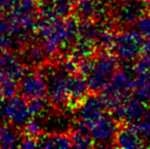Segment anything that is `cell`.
<instances>
[{
  "mask_svg": "<svg viewBox=\"0 0 150 149\" xmlns=\"http://www.w3.org/2000/svg\"><path fill=\"white\" fill-rule=\"evenodd\" d=\"M119 58L108 50H104L96 57L79 61V72L87 80L91 92H101L119 70Z\"/></svg>",
  "mask_w": 150,
  "mask_h": 149,
  "instance_id": "6da1fadb",
  "label": "cell"
},
{
  "mask_svg": "<svg viewBox=\"0 0 150 149\" xmlns=\"http://www.w3.org/2000/svg\"><path fill=\"white\" fill-rule=\"evenodd\" d=\"M136 76L134 68L125 66L117 71L106 87L101 91V96L108 109L113 112L122 102L133 96Z\"/></svg>",
  "mask_w": 150,
  "mask_h": 149,
  "instance_id": "7a4b0ae2",
  "label": "cell"
},
{
  "mask_svg": "<svg viewBox=\"0 0 150 149\" xmlns=\"http://www.w3.org/2000/svg\"><path fill=\"white\" fill-rule=\"evenodd\" d=\"M144 38L137 30L122 31L115 35L113 52L120 60L131 62L137 60L143 54Z\"/></svg>",
  "mask_w": 150,
  "mask_h": 149,
  "instance_id": "3957f363",
  "label": "cell"
},
{
  "mask_svg": "<svg viewBox=\"0 0 150 149\" xmlns=\"http://www.w3.org/2000/svg\"><path fill=\"white\" fill-rule=\"evenodd\" d=\"M44 75L47 84V96L49 101L59 108L71 105L69 93V79L71 75L61 68L51 70Z\"/></svg>",
  "mask_w": 150,
  "mask_h": 149,
  "instance_id": "277c9868",
  "label": "cell"
},
{
  "mask_svg": "<svg viewBox=\"0 0 150 149\" xmlns=\"http://www.w3.org/2000/svg\"><path fill=\"white\" fill-rule=\"evenodd\" d=\"M29 104L23 96H12L7 100L0 99V119H7L14 127H24L30 119Z\"/></svg>",
  "mask_w": 150,
  "mask_h": 149,
  "instance_id": "5b68a950",
  "label": "cell"
},
{
  "mask_svg": "<svg viewBox=\"0 0 150 149\" xmlns=\"http://www.w3.org/2000/svg\"><path fill=\"white\" fill-rule=\"evenodd\" d=\"M117 121L115 117L104 114L86 127L95 143H99L101 147H107L111 146V142H115V135L120 129Z\"/></svg>",
  "mask_w": 150,
  "mask_h": 149,
  "instance_id": "8992f818",
  "label": "cell"
},
{
  "mask_svg": "<svg viewBox=\"0 0 150 149\" xmlns=\"http://www.w3.org/2000/svg\"><path fill=\"white\" fill-rule=\"evenodd\" d=\"M76 13L82 20L105 22L109 13L107 0H78Z\"/></svg>",
  "mask_w": 150,
  "mask_h": 149,
  "instance_id": "52a82bcc",
  "label": "cell"
},
{
  "mask_svg": "<svg viewBox=\"0 0 150 149\" xmlns=\"http://www.w3.org/2000/svg\"><path fill=\"white\" fill-rule=\"evenodd\" d=\"M107 106L102 96L88 95L79 104L77 112L78 121L85 126L93 123L102 115L105 114Z\"/></svg>",
  "mask_w": 150,
  "mask_h": 149,
  "instance_id": "ba28073f",
  "label": "cell"
},
{
  "mask_svg": "<svg viewBox=\"0 0 150 149\" xmlns=\"http://www.w3.org/2000/svg\"><path fill=\"white\" fill-rule=\"evenodd\" d=\"M146 109V102L133 95L122 102L112 112L115 117L119 121H122L127 125H135L142 119Z\"/></svg>",
  "mask_w": 150,
  "mask_h": 149,
  "instance_id": "9c48e42d",
  "label": "cell"
},
{
  "mask_svg": "<svg viewBox=\"0 0 150 149\" xmlns=\"http://www.w3.org/2000/svg\"><path fill=\"white\" fill-rule=\"evenodd\" d=\"M20 90L27 99L44 97L47 94V84L44 76L39 74H25L21 79Z\"/></svg>",
  "mask_w": 150,
  "mask_h": 149,
  "instance_id": "30bf717a",
  "label": "cell"
},
{
  "mask_svg": "<svg viewBox=\"0 0 150 149\" xmlns=\"http://www.w3.org/2000/svg\"><path fill=\"white\" fill-rule=\"evenodd\" d=\"M78 0H43L40 6L43 18H64L76 8Z\"/></svg>",
  "mask_w": 150,
  "mask_h": 149,
  "instance_id": "8fae6325",
  "label": "cell"
},
{
  "mask_svg": "<svg viewBox=\"0 0 150 149\" xmlns=\"http://www.w3.org/2000/svg\"><path fill=\"white\" fill-rule=\"evenodd\" d=\"M146 6L142 1L125 2L117 11V20L122 26H132L136 25L139 18L144 14Z\"/></svg>",
  "mask_w": 150,
  "mask_h": 149,
  "instance_id": "7c38bea8",
  "label": "cell"
},
{
  "mask_svg": "<svg viewBox=\"0 0 150 149\" xmlns=\"http://www.w3.org/2000/svg\"><path fill=\"white\" fill-rule=\"evenodd\" d=\"M142 139L143 138L134 128V126L126 125L122 128L120 127L119 131L115 135V146L120 148H138L144 145Z\"/></svg>",
  "mask_w": 150,
  "mask_h": 149,
  "instance_id": "4fadbf2b",
  "label": "cell"
},
{
  "mask_svg": "<svg viewBox=\"0 0 150 149\" xmlns=\"http://www.w3.org/2000/svg\"><path fill=\"white\" fill-rule=\"evenodd\" d=\"M90 91L87 80L83 75H71L69 79V93L71 104L79 106V104L88 96Z\"/></svg>",
  "mask_w": 150,
  "mask_h": 149,
  "instance_id": "5bb4252c",
  "label": "cell"
},
{
  "mask_svg": "<svg viewBox=\"0 0 150 149\" xmlns=\"http://www.w3.org/2000/svg\"><path fill=\"white\" fill-rule=\"evenodd\" d=\"M0 75L21 80L25 75L24 68L16 56L9 52H2L0 54Z\"/></svg>",
  "mask_w": 150,
  "mask_h": 149,
  "instance_id": "9a60e30c",
  "label": "cell"
},
{
  "mask_svg": "<svg viewBox=\"0 0 150 149\" xmlns=\"http://www.w3.org/2000/svg\"><path fill=\"white\" fill-rule=\"evenodd\" d=\"M98 45L92 39L78 36L71 47V55L77 60H83L92 57L96 52Z\"/></svg>",
  "mask_w": 150,
  "mask_h": 149,
  "instance_id": "2e32d148",
  "label": "cell"
},
{
  "mask_svg": "<svg viewBox=\"0 0 150 149\" xmlns=\"http://www.w3.org/2000/svg\"><path fill=\"white\" fill-rule=\"evenodd\" d=\"M39 141V147L44 148H60L65 149L73 147V141L71 137L65 134H49V135H43L38 139Z\"/></svg>",
  "mask_w": 150,
  "mask_h": 149,
  "instance_id": "e0dca14e",
  "label": "cell"
},
{
  "mask_svg": "<svg viewBox=\"0 0 150 149\" xmlns=\"http://www.w3.org/2000/svg\"><path fill=\"white\" fill-rule=\"evenodd\" d=\"M71 141H73V147L76 148H90L95 146V142L91 137L89 130L85 125L78 121L77 126L74 129L71 134Z\"/></svg>",
  "mask_w": 150,
  "mask_h": 149,
  "instance_id": "ac0fdd59",
  "label": "cell"
},
{
  "mask_svg": "<svg viewBox=\"0 0 150 149\" xmlns=\"http://www.w3.org/2000/svg\"><path fill=\"white\" fill-rule=\"evenodd\" d=\"M133 95L145 102H150V74H137Z\"/></svg>",
  "mask_w": 150,
  "mask_h": 149,
  "instance_id": "d6986e66",
  "label": "cell"
},
{
  "mask_svg": "<svg viewBox=\"0 0 150 149\" xmlns=\"http://www.w3.org/2000/svg\"><path fill=\"white\" fill-rule=\"evenodd\" d=\"M18 137L16 132L10 127H3L1 131L0 138V147L3 148H13L18 146Z\"/></svg>",
  "mask_w": 150,
  "mask_h": 149,
  "instance_id": "ffe728a7",
  "label": "cell"
},
{
  "mask_svg": "<svg viewBox=\"0 0 150 149\" xmlns=\"http://www.w3.org/2000/svg\"><path fill=\"white\" fill-rule=\"evenodd\" d=\"M132 126H134L142 138L150 139V108H147L140 121Z\"/></svg>",
  "mask_w": 150,
  "mask_h": 149,
  "instance_id": "44dd1931",
  "label": "cell"
},
{
  "mask_svg": "<svg viewBox=\"0 0 150 149\" xmlns=\"http://www.w3.org/2000/svg\"><path fill=\"white\" fill-rule=\"evenodd\" d=\"M23 131H24L25 137H31L37 139L42 136V126L37 121L30 119L27 121L26 125L23 127Z\"/></svg>",
  "mask_w": 150,
  "mask_h": 149,
  "instance_id": "7402d4cb",
  "label": "cell"
},
{
  "mask_svg": "<svg viewBox=\"0 0 150 149\" xmlns=\"http://www.w3.org/2000/svg\"><path fill=\"white\" fill-rule=\"evenodd\" d=\"M136 30L144 39H150V13H144L136 23Z\"/></svg>",
  "mask_w": 150,
  "mask_h": 149,
  "instance_id": "603a6c76",
  "label": "cell"
},
{
  "mask_svg": "<svg viewBox=\"0 0 150 149\" xmlns=\"http://www.w3.org/2000/svg\"><path fill=\"white\" fill-rule=\"evenodd\" d=\"M28 104H29V110H30L32 117L40 114L46 107V101L44 100V97L29 99Z\"/></svg>",
  "mask_w": 150,
  "mask_h": 149,
  "instance_id": "cb8c5ba5",
  "label": "cell"
},
{
  "mask_svg": "<svg viewBox=\"0 0 150 149\" xmlns=\"http://www.w3.org/2000/svg\"><path fill=\"white\" fill-rule=\"evenodd\" d=\"M134 70L136 74H146L150 72V55L142 54L134 66Z\"/></svg>",
  "mask_w": 150,
  "mask_h": 149,
  "instance_id": "d4e9b609",
  "label": "cell"
},
{
  "mask_svg": "<svg viewBox=\"0 0 150 149\" xmlns=\"http://www.w3.org/2000/svg\"><path fill=\"white\" fill-rule=\"evenodd\" d=\"M20 147L23 148H36L39 147V141L35 138L31 137H25L24 140L20 141Z\"/></svg>",
  "mask_w": 150,
  "mask_h": 149,
  "instance_id": "484cf974",
  "label": "cell"
},
{
  "mask_svg": "<svg viewBox=\"0 0 150 149\" xmlns=\"http://www.w3.org/2000/svg\"><path fill=\"white\" fill-rule=\"evenodd\" d=\"M10 45V40L6 37L5 34L0 33V49H5V48L9 47Z\"/></svg>",
  "mask_w": 150,
  "mask_h": 149,
  "instance_id": "4316f807",
  "label": "cell"
},
{
  "mask_svg": "<svg viewBox=\"0 0 150 149\" xmlns=\"http://www.w3.org/2000/svg\"><path fill=\"white\" fill-rule=\"evenodd\" d=\"M143 54L150 55V39H145L144 47H143Z\"/></svg>",
  "mask_w": 150,
  "mask_h": 149,
  "instance_id": "83f0119b",
  "label": "cell"
},
{
  "mask_svg": "<svg viewBox=\"0 0 150 149\" xmlns=\"http://www.w3.org/2000/svg\"><path fill=\"white\" fill-rule=\"evenodd\" d=\"M119 1L122 2V3H125V2H130V1H133V0H119Z\"/></svg>",
  "mask_w": 150,
  "mask_h": 149,
  "instance_id": "f1b7e54d",
  "label": "cell"
},
{
  "mask_svg": "<svg viewBox=\"0 0 150 149\" xmlns=\"http://www.w3.org/2000/svg\"><path fill=\"white\" fill-rule=\"evenodd\" d=\"M2 128H3V127H1V126H0V138H1V131H2Z\"/></svg>",
  "mask_w": 150,
  "mask_h": 149,
  "instance_id": "f546056e",
  "label": "cell"
},
{
  "mask_svg": "<svg viewBox=\"0 0 150 149\" xmlns=\"http://www.w3.org/2000/svg\"><path fill=\"white\" fill-rule=\"evenodd\" d=\"M149 74H150V72H149Z\"/></svg>",
  "mask_w": 150,
  "mask_h": 149,
  "instance_id": "4dcf8cb0",
  "label": "cell"
}]
</instances>
